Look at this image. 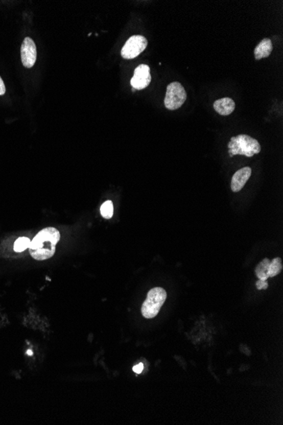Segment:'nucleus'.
Returning <instances> with one entry per match:
<instances>
[{"instance_id": "obj_1", "label": "nucleus", "mask_w": 283, "mask_h": 425, "mask_svg": "<svg viewBox=\"0 0 283 425\" xmlns=\"http://www.w3.org/2000/svg\"><path fill=\"white\" fill-rule=\"evenodd\" d=\"M60 240V233L57 228L49 227L40 231L31 241L29 252L37 261H45L53 257L56 245Z\"/></svg>"}, {"instance_id": "obj_2", "label": "nucleus", "mask_w": 283, "mask_h": 425, "mask_svg": "<svg viewBox=\"0 0 283 425\" xmlns=\"http://www.w3.org/2000/svg\"><path fill=\"white\" fill-rule=\"evenodd\" d=\"M229 155L231 157L234 155H245L252 157L253 155L261 152V147L258 140L246 134H240L232 137L228 144Z\"/></svg>"}, {"instance_id": "obj_3", "label": "nucleus", "mask_w": 283, "mask_h": 425, "mask_svg": "<svg viewBox=\"0 0 283 425\" xmlns=\"http://www.w3.org/2000/svg\"><path fill=\"white\" fill-rule=\"evenodd\" d=\"M167 296V291L163 288L156 287L149 290L146 300L142 305V314L144 318L148 319L155 318L164 305Z\"/></svg>"}, {"instance_id": "obj_4", "label": "nucleus", "mask_w": 283, "mask_h": 425, "mask_svg": "<svg viewBox=\"0 0 283 425\" xmlns=\"http://www.w3.org/2000/svg\"><path fill=\"white\" fill-rule=\"evenodd\" d=\"M186 100V91L181 83L174 82L167 86V95L164 98V106L168 110H177L181 107V105H183Z\"/></svg>"}, {"instance_id": "obj_5", "label": "nucleus", "mask_w": 283, "mask_h": 425, "mask_svg": "<svg viewBox=\"0 0 283 425\" xmlns=\"http://www.w3.org/2000/svg\"><path fill=\"white\" fill-rule=\"evenodd\" d=\"M147 46H148V41L144 36H132L122 47V58L127 60L134 59L137 57L141 53L144 52Z\"/></svg>"}, {"instance_id": "obj_6", "label": "nucleus", "mask_w": 283, "mask_h": 425, "mask_svg": "<svg viewBox=\"0 0 283 425\" xmlns=\"http://www.w3.org/2000/svg\"><path fill=\"white\" fill-rule=\"evenodd\" d=\"M21 61L26 68H32L37 60V47L34 41L31 38H27L23 41L20 49Z\"/></svg>"}, {"instance_id": "obj_7", "label": "nucleus", "mask_w": 283, "mask_h": 425, "mask_svg": "<svg viewBox=\"0 0 283 425\" xmlns=\"http://www.w3.org/2000/svg\"><path fill=\"white\" fill-rule=\"evenodd\" d=\"M151 82V75L149 65H140L134 70V76L131 80L132 88L141 90L147 88Z\"/></svg>"}, {"instance_id": "obj_8", "label": "nucleus", "mask_w": 283, "mask_h": 425, "mask_svg": "<svg viewBox=\"0 0 283 425\" xmlns=\"http://www.w3.org/2000/svg\"><path fill=\"white\" fill-rule=\"evenodd\" d=\"M251 174H252V169L248 167L242 168L235 173L231 179V190L235 193L239 192L246 184L247 181L251 177Z\"/></svg>"}, {"instance_id": "obj_9", "label": "nucleus", "mask_w": 283, "mask_h": 425, "mask_svg": "<svg viewBox=\"0 0 283 425\" xmlns=\"http://www.w3.org/2000/svg\"><path fill=\"white\" fill-rule=\"evenodd\" d=\"M235 102L231 98H222L214 103V109L221 115H231L235 110Z\"/></svg>"}, {"instance_id": "obj_10", "label": "nucleus", "mask_w": 283, "mask_h": 425, "mask_svg": "<svg viewBox=\"0 0 283 425\" xmlns=\"http://www.w3.org/2000/svg\"><path fill=\"white\" fill-rule=\"evenodd\" d=\"M273 50V44L270 38H264L254 50L255 60H260L262 58H267Z\"/></svg>"}, {"instance_id": "obj_11", "label": "nucleus", "mask_w": 283, "mask_h": 425, "mask_svg": "<svg viewBox=\"0 0 283 425\" xmlns=\"http://www.w3.org/2000/svg\"><path fill=\"white\" fill-rule=\"evenodd\" d=\"M270 264H271V261L266 258L256 267V276L258 277L260 280H267V278H269L268 271Z\"/></svg>"}, {"instance_id": "obj_12", "label": "nucleus", "mask_w": 283, "mask_h": 425, "mask_svg": "<svg viewBox=\"0 0 283 425\" xmlns=\"http://www.w3.org/2000/svg\"><path fill=\"white\" fill-rule=\"evenodd\" d=\"M282 270V263H281V258L276 257L273 260L271 261V264L269 267V278L270 277H275V276L278 275L279 273H281Z\"/></svg>"}, {"instance_id": "obj_13", "label": "nucleus", "mask_w": 283, "mask_h": 425, "mask_svg": "<svg viewBox=\"0 0 283 425\" xmlns=\"http://www.w3.org/2000/svg\"><path fill=\"white\" fill-rule=\"evenodd\" d=\"M31 240L27 237H20L15 240L14 244V250L15 252H22L30 246Z\"/></svg>"}, {"instance_id": "obj_14", "label": "nucleus", "mask_w": 283, "mask_h": 425, "mask_svg": "<svg viewBox=\"0 0 283 425\" xmlns=\"http://www.w3.org/2000/svg\"><path fill=\"white\" fill-rule=\"evenodd\" d=\"M100 212L103 218L110 219L114 214V205L111 200H107L100 208Z\"/></svg>"}, {"instance_id": "obj_15", "label": "nucleus", "mask_w": 283, "mask_h": 425, "mask_svg": "<svg viewBox=\"0 0 283 425\" xmlns=\"http://www.w3.org/2000/svg\"><path fill=\"white\" fill-rule=\"evenodd\" d=\"M256 287L258 290H266L268 288V283L266 280H258L256 283Z\"/></svg>"}, {"instance_id": "obj_16", "label": "nucleus", "mask_w": 283, "mask_h": 425, "mask_svg": "<svg viewBox=\"0 0 283 425\" xmlns=\"http://www.w3.org/2000/svg\"><path fill=\"white\" fill-rule=\"evenodd\" d=\"M143 370H144V364L142 363H138L137 365L133 367V371H134L135 373H137V374H140L143 372Z\"/></svg>"}, {"instance_id": "obj_17", "label": "nucleus", "mask_w": 283, "mask_h": 425, "mask_svg": "<svg viewBox=\"0 0 283 425\" xmlns=\"http://www.w3.org/2000/svg\"><path fill=\"white\" fill-rule=\"evenodd\" d=\"M5 91H6V88H5V83H4V81H3L1 77H0V95H5Z\"/></svg>"}, {"instance_id": "obj_18", "label": "nucleus", "mask_w": 283, "mask_h": 425, "mask_svg": "<svg viewBox=\"0 0 283 425\" xmlns=\"http://www.w3.org/2000/svg\"><path fill=\"white\" fill-rule=\"evenodd\" d=\"M27 353H28V356H33V350H28V352H27Z\"/></svg>"}]
</instances>
